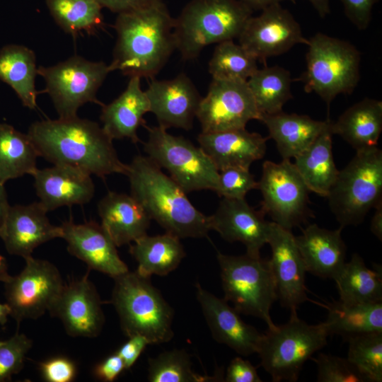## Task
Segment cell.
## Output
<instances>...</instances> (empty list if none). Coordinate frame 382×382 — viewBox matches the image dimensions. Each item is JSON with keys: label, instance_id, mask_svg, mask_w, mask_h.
I'll use <instances>...</instances> for the list:
<instances>
[{"label": "cell", "instance_id": "1", "mask_svg": "<svg viewBox=\"0 0 382 382\" xmlns=\"http://www.w3.org/2000/svg\"><path fill=\"white\" fill-rule=\"evenodd\" d=\"M28 134L39 156L54 165L69 166L104 178L126 175L127 164L118 158L112 139L93 121L77 115L33 123Z\"/></svg>", "mask_w": 382, "mask_h": 382}, {"label": "cell", "instance_id": "2", "mask_svg": "<svg viewBox=\"0 0 382 382\" xmlns=\"http://www.w3.org/2000/svg\"><path fill=\"white\" fill-rule=\"evenodd\" d=\"M175 19L163 0L119 13L111 71L153 79L176 50Z\"/></svg>", "mask_w": 382, "mask_h": 382}, {"label": "cell", "instance_id": "3", "mask_svg": "<svg viewBox=\"0 0 382 382\" xmlns=\"http://www.w3.org/2000/svg\"><path fill=\"white\" fill-rule=\"evenodd\" d=\"M125 175L131 195L166 232L179 238L207 236L209 216L199 212L186 192L148 156H134Z\"/></svg>", "mask_w": 382, "mask_h": 382}, {"label": "cell", "instance_id": "4", "mask_svg": "<svg viewBox=\"0 0 382 382\" xmlns=\"http://www.w3.org/2000/svg\"><path fill=\"white\" fill-rule=\"evenodd\" d=\"M113 279L110 302L124 334L143 335L150 345L170 341L174 335V312L150 277L127 271Z\"/></svg>", "mask_w": 382, "mask_h": 382}, {"label": "cell", "instance_id": "5", "mask_svg": "<svg viewBox=\"0 0 382 382\" xmlns=\"http://www.w3.org/2000/svg\"><path fill=\"white\" fill-rule=\"evenodd\" d=\"M252 16L240 0H192L175 18L176 50L195 59L209 45L238 38Z\"/></svg>", "mask_w": 382, "mask_h": 382}, {"label": "cell", "instance_id": "6", "mask_svg": "<svg viewBox=\"0 0 382 382\" xmlns=\"http://www.w3.org/2000/svg\"><path fill=\"white\" fill-rule=\"evenodd\" d=\"M306 68L299 79L305 91L328 105L340 94H351L360 79L361 54L349 42L318 33L308 39Z\"/></svg>", "mask_w": 382, "mask_h": 382}, {"label": "cell", "instance_id": "7", "mask_svg": "<svg viewBox=\"0 0 382 382\" xmlns=\"http://www.w3.org/2000/svg\"><path fill=\"white\" fill-rule=\"evenodd\" d=\"M340 226H357L382 202V151H357L341 170L326 197Z\"/></svg>", "mask_w": 382, "mask_h": 382}, {"label": "cell", "instance_id": "8", "mask_svg": "<svg viewBox=\"0 0 382 382\" xmlns=\"http://www.w3.org/2000/svg\"><path fill=\"white\" fill-rule=\"evenodd\" d=\"M291 309L289 321L262 334L257 353L272 381H296L305 362L324 347L329 336L325 323L309 325Z\"/></svg>", "mask_w": 382, "mask_h": 382}, {"label": "cell", "instance_id": "9", "mask_svg": "<svg viewBox=\"0 0 382 382\" xmlns=\"http://www.w3.org/2000/svg\"><path fill=\"white\" fill-rule=\"evenodd\" d=\"M224 299L239 313L263 320L274 328L270 311L277 300L276 286L269 260L260 256L217 253Z\"/></svg>", "mask_w": 382, "mask_h": 382}, {"label": "cell", "instance_id": "10", "mask_svg": "<svg viewBox=\"0 0 382 382\" xmlns=\"http://www.w3.org/2000/svg\"><path fill=\"white\" fill-rule=\"evenodd\" d=\"M148 139L144 144L147 156L188 193L210 190L216 192L219 170L199 147L188 139L169 134L167 129L146 127Z\"/></svg>", "mask_w": 382, "mask_h": 382}, {"label": "cell", "instance_id": "11", "mask_svg": "<svg viewBox=\"0 0 382 382\" xmlns=\"http://www.w3.org/2000/svg\"><path fill=\"white\" fill-rule=\"evenodd\" d=\"M110 72V66L103 62H91L80 56L37 68V74L45 81L44 91L61 118L76 116L79 108L86 103L103 105L96 93Z\"/></svg>", "mask_w": 382, "mask_h": 382}, {"label": "cell", "instance_id": "12", "mask_svg": "<svg viewBox=\"0 0 382 382\" xmlns=\"http://www.w3.org/2000/svg\"><path fill=\"white\" fill-rule=\"evenodd\" d=\"M257 189L262 196L261 210L285 229L291 231L313 215L308 207L310 190L289 159L265 161Z\"/></svg>", "mask_w": 382, "mask_h": 382}, {"label": "cell", "instance_id": "13", "mask_svg": "<svg viewBox=\"0 0 382 382\" xmlns=\"http://www.w3.org/2000/svg\"><path fill=\"white\" fill-rule=\"evenodd\" d=\"M19 274L4 282L6 303L18 324L24 320L37 319L48 311L57 299L64 282L57 267L52 262L29 256Z\"/></svg>", "mask_w": 382, "mask_h": 382}, {"label": "cell", "instance_id": "14", "mask_svg": "<svg viewBox=\"0 0 382 382\" xmlns=\"http://www.w3.org/2000/svg\"><path fill=\"white\" fill-rule=\"evenodd\" d=\"M196 117L202 132H216L245 128L249 121L260 120L261 113L247 81L212 79Z\"/></svg>", "mask_w": 382, "mask_h": 382}, {"label": "cell", "instance_id": "15", "mask_svg": "<svg viewBox=\"0 0 382 382\" xmlns=\"http://www.w3.org/2000/svg\"><path fill=\"white\" fill-rule=\"evenodd\" d=\"M251 16L238 37V43L257 61L288 52L299 44L308 45V39L302 33L293 15L280 4H274Z\"/></svg>", "mask_w": 382, "mask_h": 382}, {"label": "cell", "instance_id": "16", "mask_svg": "<svg viewBox=\"0 0 382 382\" xmlns=\"http://www.w3.org/2000/svg\"><path fill=\"white\" fill-rule=\"evenodd\" d=\"M102 301L86 273L64 286L48 312L58 318L71 337H95L104 325Z\"/></svg>", "mask_w": 382, "mask_h": 382}, {"label": "cell", "instance_id": "17", "mask_svg": "<svg viewBox=\"0 0 382 382\" xmlns=\"http://www.w3.org/2000/svg\"><path fill=\"white\" fill-rule=\"evenodd\" d=\"M267 243L271 248L269 260L274 277L277 299L283 307L296 309L308 300L306 294V270L291 230L272 221Z\"/></svg>", "mask_w": 382, "mask_h": 382}, {"label": "cell", "instance_id": "18", "mask_svg": "<svg viewBox=\"0 0 382 382\" xmlns=\"http://www.w3.org/2000/svg\"><path fill=\"white\" fill-rule=\"evenodd\" d=\"M145 93L150 112L156 116L159 127L166 129L192 128L202 97L185 74L172 79H153Z\"/></svg>", "mask_w": 382, "mask_h": 382}, {"label": "cell", "instance_id": "19", "mask_svg": "<svg viewBox=\"0 0 382 382\" xmlns=\"http://www.w3.org/2000/svg\"><path fill=\"white\" fill-rule=\"evenodd\" d=\"M265 213L250 206L244 199L222 197L215 212L209 216L211 230L226 241L245 245L246 253L260 256V251L267 243L271 223Z\"/></svg>", "mask_w": 382, "mask_h": 382}, {"label": "cell", "instance_id": "20", "mask_svg": "<svg viewBox=\"0 0 382 382\" xmlns=\"http://www.w3.org/2000/svg\"><path fill=\"white\" fill-rule=\"evenodd\" d=\"M60 226L69 253L84 262L90 270L112 278L129 271L119 256L117 245L101 224L93 221L83 224L66 221Z\"/></svg>", "mask_w": 382, "mask_h": 382}, {"label": "cell", "instance_id": "21", "mask_svg": "<svg viewBox=\"0 0 382 382\" xmlns=\"http://www.w3.org/2000/svg\"><path fill=\"white\" fill-rule=\"evenodd\" d=\"M196 296L213 338L242 356L257 353L262 334L245 323L239 313L196 284Z\"/></svg>", "mask_w": 382, "mask_h": 382}, {"label": "cell", "instance_id": "22", "mask_svg": "<svg viewBox=\"0 0 382 382\" xmlns=\"http://www.w3.org/2000/svg\"><path fill=\"white\" fill-rule=\"evenodd\" d=\"M47 211L39 202L10 206L0 231L7 252L23 258L31 256L39 245L62 238L61 226L52 224Z\"/></svg>", "mask_w": 382, "mask_h": 382}, {"label": "cell", "instance_id": "23", "mask_svg": "<svg viewBox=\"0 0 382 382\" xmlns=\"http://www.w3.org/2000/svg\"><path fill=\"white\" fill-rule=\"evenodd\" d=\"M40 202L49 212L63 206L84 204L93 197L91 175L76 168L54 165L33 175Z\"/></svg>", "mask_w": 382, "mask_h": 382}, {"label": "cell", "instance_id": "24", "mask_svg": "<svg viewBox=\"0 0 382 382\" xmlns=\"http://www.w3.org/2000/svg\"><path fill=\"white\" fill-rule=\"evenodd\" d=\"M268 138L245 128L216 132H201L199 146L220 171L230 167L249 168L263 158Z\"/></svg>", "mask_w": 382, "mask_h": 382}, {"label": "cell", "instance_id": "25", "mask_svg": "<svg viewBox=\"0 0 382 382\" xmlns=\"http://www.w3.org/2000/svg\"><path fill=\"white\" fill-rule=\"evenodd\" d=\"M308 225L300 236H295L306 272L323 279H335L346 262V245L341 232Z\"/></svg>", "mask_w": 382, "mask_h": 382}, {"label": "cell", "instance_id": "26", "mask_svg": "<svg viewBox=\"0 0 382 382\" xmlns=\"http://www.w3.org/2000/svg\"><path fill=\"white\" fill-rule=\"evenodd\" d=\"M98 210L101 226L117 247L146 235L151 219L131 195L109 192L98 202Z\"/></svg>", "mask_w": 382, "mask_h": 382}, {"label": "cell", "instance_id": "27", "mask_svg": "<svg viewBox=\"0 0 382 382\" xmlns=\"http://www.w3.org/2000/svg\"><path fill=\"white\" fill-rule=\"evenodd\" d=\"M140 78H129L125 90L108 105H103L100 120L103 128L113 139H129L139 141L137 130L145 125L144 115L150 112L149 101L141 89Z\"/></svg>", "mask_w": 382, "mask_h": 382}, {"label": "cell", "instance_id": "28", "mask_svg": "<svg viewBox=\"0 0 382 382\" xmlns=\"http://www.w3.org/2000/svg\"><path fill=\"white\" fill-rule=\"evenodd\" d=\"M276 143L283 159L290 160L306 149L327 127L330 120H316L306 115L286 113L263 114L260 120Z\"/></svg>", "mask_w": 382, "mask_h": 382}, {"label": "cell", "instance_id": "29", "mask_svg": "<svg viewBox=\"0 0 382 382\" xmlns=\"http://www.w3.org/2000/svg\"><path fill=\"white\" fill-rule=\"evenodd\" d=\"M332 134L341 137L356 151L377 146L382 131V102L364 98L330 122Z\"/></svg>", "mask_w": 382, "mask_h": 382}, {"label": "cell", "instance_id": "30", "mask_svg": "<svg viewBox=\"0 0 382 382\" xmlns=\"http://www.w3.org/2000/svg\"><path fill=\"white\" fill-rule=\"evenodd\" d=\"M330 120L327 127L294 163L310 192L326 197L335 183L339 170L332 156Z\"/></svg>", "mask_w": 382, "mask_h": 382}, {"label": "cell", "instance_id": "31", "mask_svg": "<svg viewBox=\"0 0 382 382\" xmlns=\"http://www.w3.org/2000/svg\"><path fill=\"white\" fill-rule=\"evenodd\" d=\"M180 238L166 232L137 239L129 247V253L137 262V272L146 277L166 276L175 270L185 257Z\"/></svg>", "mask_w": 382, "mask_h": 382}, {"label": "cell", "instance_id": "32", "mask_svg": "<svg viewBox=\"0 0 382 382\" xmlns=\"http://www.w3.org/2000/svg\"><path fill=\"white\" fill-rule=\"evenodd\" d=\"M37 74L34 52L21 45H7L0 50V80L16 93L23 106L37 107V92L35 79Z\"/></svg>", "mask_w": 382, "mask_h": 382}, {"label": "cell", "instance_id": "33", "mask_svg": "<svg viewBox=\"0 0 382 382\" xmlns=\"http://www.w3.org/2000/svg\"><path fill=\"white\" fill-rule=\"evenodd\" d=\"M325 322L329 335L345 340L372 332H382V302L349 303L333 301L328 306Z\"/></svg>", "mask_w": 382, "mask_h": 382}, {"label": "cell", "instance_id": "34", "mask_svg": "<svg viewBox=\"0 0 382 382\" xmlns=\"http://www.w3.org/2000/svg\"><path fill=\"white\" fill-rule=\"evenodd\" d=\"M374 265L371 270L359 254L352 255L334 279L340 301L349 303L382 302L381 266Z\"/></svg>", "mask_w": 382, "mask_h": 382}, {"label": "cell", "instance_id": "35", "mask_svg": "<svg viewBox=\"0 0 382 382\" xmlns=\"http://www.w3.org/2000/svg\"><path fill=\"white\" fill-rule=\"evenodd\" d=\"M40 157L28 134L13 126L0 123V182H6L24 175H33L37 169Z\"/></svg>", "mask_w": 382, "mask_h": 382}, {"label": "cell", "instance_id": "36", "mask_svg": "<svg viewBox=\"0 0 382 382\" xmlns=\"http://www.w3.org/2000/svg\"><path fill=\"white\" fill-rule=\"evenodd\" d=\"M289 70L275 65L257 69L247 80L261 115L282 111L284 104L292 98V82Z\"/></svg>", "mask_w": 382, "mask_h": 382}, {"label": "cell", "instance_id": "37", "mask_svg": "<svg viewBox=\"0 0 382 382\" xmlns=\"http://www.w3.org/2000/svg\"><path fill=\"white\" fill-rule=\"evenodd\" d=\"M47 4L59 26L73 36L102 24V6L96 0H47Z\"/></svg>", "mask_w": 382, "mask_h": 382}, {"label": "cell", "instance_id": "38", "mask_svg": "<svg viewBox=\"0 0 382 382\" xmlns=\"http://www.w3.org/2000/svg\"><path fill=\"white\" fill-rule=\"evenodd\" d=\"M257 60L233 40L219 42L209 62L214 79L247 81L258 69Z\"/></svg>", "mask_w": 382, "mask_h": 382}, {"label": "cell", "instance_id": "39", "mask_svg": "<svg viewBox=\"0 0 382 382\" xmlns=\"http://www.w3.org/2000/svg\"><path fill=\"white\" fill-rule=\"evenodd\" d=\"M148 381L150 382L224 381L222 373L216 376L196 374L190 356L183 349L165 351L149 359Z\"/></svg>", "mask_w": 382, "mask_h": 382}, {"label": "cell", "instance_id": "40", "mask_svg": "<svg viewBox=\"0 0 382 382\" xmlns=\"http://www.w3.org/2000/svg\"><path fill=\"white\" fill-rule=\"evenodd\" d=\"M347 359L368 382L382 381V332L349 337Z\"/></svg>", "mask_w": 382, "mask_h": 382}, {"label": "cell", "instance_id": "41", "mask_svg": "<svg viewBox=\"0 0 382 382\" xmlns=\"http://www.w3.org/2000/svg\"><path fill=\"white\" fill-rule=\"evenodd\" d=\"M311 359L316 364L318 382H367L347 359L324 353Z\"/></svg>", "mask_w": 382, "mask_h": 382}, {"label": "cell", "instance_id": "42", "mask_svg": "<svg viewBox=\"0 0 382 382\" xmlns=\"http://www.w3.org/2000/svg\"><path fill=\"white\" fill-rule=\"evenodd\" d=\"M32 345L31 339L19 332L3 342L0 345V382L10 381L21 371Z\"/></svg>", "mask_w": 382, "mask_h": 382}, {"label": "cell", "instance_id": "43", "mask_svg": "<svg viewBox=\"0 0 382 382\" xmlns=\"http://www.w3.org/2000/svg\"><path fill=\"white\" fill-rule=\"evenodd\" d=\"M257 189V182L249 168L230 167L219 171L216 193L221 197L244 199L246 194Z\"/></svg>", "mask_w": 382, "mask_h": 382}, {"label": "cell", "instance_id": "44", "mask_svg": "<svg viewBox=\"0 0 382 382\" xmlns=\"http://www.w3.org/2000/svg\"><path fill=\"white\" fill-rule=\"evenodd\" d=\"M44 380L48 382H71L77 373L75 363L68 357L57 356L40 364Z\"/></svg>", "mask_w": 382, "mask_h": 382}, {"label": "cell", "instance_id": "45", "mask_svg": "<svg viewBox=\"0 0 382 382\" xmlns=\"http://www.w3.org/2000/svg\"><path fill=\"white\" fill-rule=\"evenodd\" d=\"M348 19L359 30L366 29L371 21L376 0H341Z\"/></svg>", "mask_w": 382, "mask_h": 382}, {"label": "cell", "instance_id": "46", "mask_svg": "<svg viewBox=\"0 0 382 382\" xmlns=\"http://www.w3.org/2000/svg\"><path fill=\"white\" fill-rule=\"evenodd\" d=\"M224 381L226 382H261L256 368L248 360L236 357L227 367Z\"/></svg>", "mask_w": 382, "mask_h": 382}, {"label": "cell", "instance_id": "47", "mask_svg": "<svg viewBox=\"0 0 382 382\" xmlns=\"http://www.w3.org/2000/svg\"><path fill=\"white\" fill-rule=\"evenodd\" d=\"M129 340L125 342L116 352L124 361L125 369H130L137 361L149 341L143 335H134L128 337Z\"/></svg>", "mask_w": 382, "mask_h": 382}, {"label": "cell", "instance_id": "48", "mask_svg": "<svg viewBox=\"0 0 382 382\" xmlns=\"http://www.w3.org/2000/svg\"><path fill=\"white\" fill-rule=\"evenodd\" d=\"M125 369L122 358L115 352L109 355L94 368L95 376L101 381L112 382Z\"/></svg>", "mask_w": 382, "mask_h": 382}, {"label": "cell", "instance_id": "49", "mask_svg": "<svg viewBox=\"0 0 382 382\" xmlns=\"http://www.w3.org/2000/svg\"><path fill=\"white\" fill-rule=\"evenodd\" d=\"M101 6L121 13L141 7L154 0H96Z\"/></svg>", "mask_w": 382, "mask_h": 382}, {"label": "cell", "instance_id": "50", "mask_svg": "<svg viewBox=\"0 0 382 382\" xmlns=\"http://www.w3.org/2000/svg\"><path fill=\"white\" fill-rule=\"evenodd\" d=\"M374 214L371 220V233L381 241H382V202L376 206Z\"/></svg>", "mask_w": 382, "mask_h": 382}, {"label": "cell", "instance_id": "51", "mask_svg": "<svg viewBox=\"0 0 382 382\" xmlns=\"http://www.w3.org/2000/svg\"><path fill=\"white\" fill-rule=\"evenodd\" d=\"M9 207L4 184L0 182V231L4 224Z\"/></svg>", "mask_w": 382, "mask_h": 382}, {"label": "cell", "instance_id": "52", "mask_svg": "<svg viewBox=\"0 0 382 382\" xmlns=\"http://www.w3.org/2000/svg\"><path fill=\"white\" fill-rule=\"evenodd\" d=\"M248 6H249L253 11L255 10H262L264 8L270 6L274 4H280V2L284 1H289L292 4L296 3V0H240Z\"/></svg>", "mask_w": 382, "mask_h": 382}, {"label": "cell", "instance_id": "53", "mask_svg": "<svg viewBox=\"0 0 382 382\" xmlns=\"http://www.w3.org/2000/svg\"><path fill=\"white\" fill-rule=\"evenodd\" d=\"M321 18L330 13V0H307Z\"/></svg>", "mask_w": 382, "mask_h": 382}, {"label": "cell", "instance_id": "54", "mask_svg": "<svg viewBox=\"0 0 382 382\" xmlns=\"http://www.w3.org/2000/svg\"><path fill=\"white\" fill-rule=\"evenodd\" d=\"M10 274L8 272V265L6 258L0 255V282H5Z\"/></svg>", "mask_w": 382, "mask_h": 382}, {"label": "cell", "instance_id": "55", "mask_svg": "<svg viewBox=\"0 0 382 382\" xmlns=\"http://www.w3.org/2000/svg\"><path fill=\"white\" fill-rule=\"evenodd\" d=\"M11 315V308L6 303H0V325H4Z\"/></svg>", "mask_w": 382, "mask_h": 382}, {"label": "cell", "instance_id": "56", "mask_svg": "<svg viewBox=\"0 0 382 382\" xmlns=\"http://www.w3.org/2000/svg\"><path fill=\"white\" fill-rule=\"evenodd\" d=\"M4 341L0 340V345L3 343Z\"/></svg>", "mask_w": 382, "mask_h": 382}]
</instances>
